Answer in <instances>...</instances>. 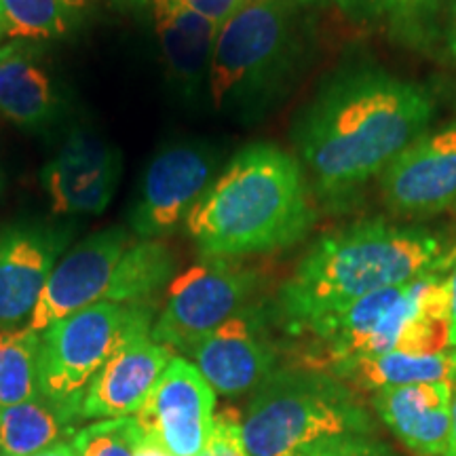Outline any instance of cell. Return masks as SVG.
Masks as SVG:
<instances>
[{"label":"cell","instance_id":"cell-1","mask_svg":"<svg viewBox=\"0 0 456 456\" xmlns=\"http://www.w3.org/2000/svg\"><path fill=\"white\" fill-rule=\"evenodd\" d=\"M431 95L380 68L334 74L300 114L298 155L323 201L353 199L431 121Z\"/></svg>","mask_w":456,"mask_h":456},{"label":"cell","instance_id":"cell-2","mask_svg":"<svg viewBox=\"0 0 456 456\" xmlns=\"http://www.w3.org/2000/svg\"><path fill=\"white\" fill-rule=\"evenodd\" d=\"M444 262L442 239L431 232L385 220L357 222L322 237L302 256L271 313L285 334L298 336L376 289L444 271Z\"/></svg>","mask_w":456,"mask_h":456},{"label":"cell","instance_id":"cell-3","mask_svg":"<svg viewBox=\"0 0 456 456\" xmlns=\"http://www.w3.org/2000/svg\"><path fill=\"white\" fill-rule=\"evenodd\" d=\"M302 165L275 144L241 148L186 220L203 258L239 260L298 243L315 224Z\"/></svg>","mask_w":456,"mask_h":456},{"label":"cell","instance_id":"cell-4","mask_svg":"<svg viewBox=\"0 0 456 456\" xmlns=\"http://www.w3.org/2000/svg\"><path fill=\"white\" fill-rule=\"evenodd\" d=\"M296 338L306 345L294 366L323 372L351 359L391 351L440 355L450 349L448 273L433 271L408 283L376 289L311 323Z\"/></svg>","mask_w":456,"mask_h":456},{"label":"cell","instance_id":"cell-5","mask_svg":"<svg viewBox=\"0 0 456 456\" xmlns=\"http://www.w3.org/2000/svg\"><path fill=\"white\" fill-rule=\"evenodd\" d=\"M319 0H243L222 24L209 72L216 112L254 121L281 98L305 60L309 9Z\"/></svg>","mask_w":456,"mask_h":456},{"label":"cell","instance_id":"cell-6","mask_svg":"<svg viewBox=\"0 0 456 456\" xmlns=\"http://www.w3.org/2000/svg\"><path fill=\"white\" fill-rule=\"evenodd\" d=\"M249 456H313L338 444L376 436L357 393L323 370L281 366L252 391L241 414Z\"/></svg>","mask_w":456,"mask_h":456},{"label":"cell","instance_id":"cell-7","mask_svg":"<svg viewBox=\"0 0 456 456\" xmlns=\"http://www.w3.org/2000/svg\"><path fill=\"white\" fill-rule=\"evenodd\" d=\"M125 319V305L98 302L41 332L38 393L77 423H83L85 395L121 338Z\"/></svg>","mask_w":456,"mask_h":456},{"label":"cell","instance_id":"cell-8","mask_svg":"<svg viewBox=\"0 0 456 456\" xmlns=\"http://www.w3.org/2000/svg\"><path fill=\"white\" fill-rule=\"evenodd\" d=\"M258 288V273L241 262H197L169 283L167 300L152 323V340L188 355L205 336L254 305Z\"/></svg>","mask_w":456,"mask_h":456},{"label":"cell","instance_id":"cell-9","mask_svg":"<svg viewBox=\"0 0 456 456\" xmlns=\"http://www.w3.org/2000/svg\"><path fill=\"white\" fill-rule=\"evenodd\" d=\"M218 155L212 146H165L152 157L142 175L138 199L129 212V232L135 239H163L186 224L214 180Z\"/></svg>","mask_w":456,"mask_h":456},{"label":"cell","instance_id":"cell-10","mask_svg":"<svg viewBox=\"0 0 456 456\" xmlns=\"http://www.w3.org/2000/svg\"><path fill=\"white\" fill-rule=\"evenodd\" d=\"M155 305L127 306V319L117 346L91 383L83 402V420L134 416L174 357L171 349L152 340Z\"/></svg>","mask_w":456,"mask_h":456},{"label":"cell","instance_id":"cell-11","mask_svg":"<svg viewBox=\"0 0 456 456\" xmlns=\"http://www.w3.org/2000/svg\"><path fill=\"white\" fill-rule=\"evenodd\" d=\"M188 357L212 389L224 397L256 391L281 368V349L271 332V313L258 305H249L216 328Z\"/></svg>","mask_w":456,"mask_h":456},{"label":"cell","instance_id":"cell-12","mask_svg":"<svg viewBox=\"0 0 456 456\" xmlns=\"http://www.w3.org/2000/svg\"><path fill=\"white\" fill-rule=\"evenodd\" d=\"M134 416L169 454L197 456L212 436L216 391L191 359L174 355Z\"/></svg>","mask_w":456,"mask_h":456},{"label":"cell","instance_id":"cell-13","mask_svg":"<svg viewBox=\"0 0 456 456\" xmlns=\"http://www.w3.org/2000/svg\"><path fill=\"white\" fill-rule=\"evenodd\" d=\"M72 226L20 220L0 226V328L28 323L57 260L68 252Z\"/></svg>","mask_w":456,"mask_h":456},{"label":"cell","instance_id":"cell-14","mask_svg":"<svg viewBox=\"0 0 456 456\" xmlns=\"http://www.w3.org/2000/svg\"><path fill=\"white\" fill-rule=\"evenodd\" d=\"M129 243L131 232L112 226L68 249L51 271L26 326L41 334L60 319L104 302L114 269Z\"/></svg>","mask_w":456,"mask_h":456},{"label":"cell","instance_id":"cell-15","mask_svg":"<svg viewBox=\"0 0 456 456\" xmlns=\"http://www.w3.org/2000/svg\"><path fill=\"white\" fill-rule=\"evenodd\" d=\"M123 174L118 148L87 129H74L45 163L41 184L57 216H100Z\"/></svg>","mask_w":456,"mask_h":456},{"label":"cell","instance_id":"cell-16","mask_svg":"<svg viewBox=\"0 0 456 456\" xmlns=\"http://www.w3.org/2000/svg\"><path fill=\"white\" fill-rule=\"evenodd\" d=\"M380 192L399 216H433L456 205V123L403 148L380 174Z\"/></svg>","mask_w":456,"mask_h":456},{"label":"cell","instance_id":"cell-17","mask_svg":"<svg viewBox=\"0 0 456 456\" xmlns=\"http://www.w3.org/2000/svg\"><path fill=\"white\" fill-rule=\"evenodd\" d=\"M146 4L171 85L186 100L199 98L209 87L220 26L178 0H146Z\"/></svg>","mask_w":456,"mask_h":456},{"label":"cell","instance_id":"cell-18","mask_svg":"<svg viewBox=\"0 0 456 456\" xmlns=\"http://www.w3.org/2000/svg\"><path fill=\"white\" fill-rule=\"evenodd\" d=\"M376 416L414 456H442L452 427V383L391 387L372 395Z\"/></svg>","mask_w":456,"mask_h":456},{"label":"cell","instance_id":"cell-19","mask_svg":"<svg viewBox=\"0 0 456 456\" xmlns=\"http://www.w3.org/2000/svg\"><path fill=\"white\" fill-rule=\"evenodd\" d=\"M60 112V85L38 43H0V117L37 131L53 123Z\"/></svg>","mask_w":456,"mask_h":456},{"label":"cell","instance_id":"cell-20","mask_svg":"<svg viewBox=\"0 0 456 456\" xmlns=\"http://www.w3.org/2000/svg\"><path fill=\"white\" fill-rule=\"evenodd\" d=\"M357 393H374L391 387L454 383L456 368L450 353L440 355H408V353H383V355L359 357L340 363L332 372Z\"/></svg>","mask_w":456,"mask_h":456},{"label":"cell","instance_id":"cell-21","mask_svg":"<svg viewBox=\"0 0 456 456\" xmlns=\"http://www.w3.org/2000/svg\"><path fill=\"white\" fill-rule=\"evenodd\" d=\"M175 256L161 239H138L118 260L104 302L155 305L157 294L174 281Z\"/></svg>","mask_w":456,"mask_h":456},{"label":"cell","instance_id":"cell-22","mask_svg":"<svg viewBox=\"0 0 456 456\" xmlns=\"http://www.w3.org/2000/svg\"><path fill=\"white\" fill-rule=\"evenodd\" d=\"M78 423L45 397L0 408V454L32 456L74 437Z\"/></svg>","mask_w":456,"mask_h":456},{"label":"cell","instance_id":"cell-23","mask_svg":"<svg viewBox=\"0 0 456 456\" xmlns=\"http://www.w3.org/2000/svg\"><path fill=\"white\" fill-rule=\"evenodd\" d=\"M89 0H0V43H47L81 26Z\"/></svg>","mask_w":456,"mask_h":456},{"label":"cell","instance_id":"cell-24","mask_svg":"<svg viewBox=\"0 0 456 456\" xmlns=\"http://www.w3.org/2000/svg\"><path fill=\"white\" fill-rule=\"evenodd\" d=\"M41 334L28 326L0 328V408L38 397Z\"/></svg>","mask_w":456,"mask_h":456},{"label":"cell","instance_id":"cell-25","mask_svg":"<svg viewBox=\"0 0 456 456\" xmlns=\"http://www.w3.org/2000/svg\"><path fill=\"white\" fill-rule=\"evenodd\" d=\"M144 440V431L135 416L95 420L72 437V448L77 456H135Z\"/></svg>","mask_w":456,"mask_h":456},{"label":"cell","instance_id":"cell-26","mask_svg":"<svg viewBox=\"0 0 456 456\" xmlns=\"http://www.w3.org/2000/svg\"><path fill=\"white\" fill-rule=\"evenodd\" d=\"M448 0H403L402 9L395 17H391L393 30H395L403 41L423 43L433 32L437 13Z\"/></svg>","mask_w":456,"mask_h":456},{"label":"cell","instance_id":"cell-27","mask_svg":"<svg viewBox=\"0 0 456 456\" xmlns=\"http://www.w3.org/2000/svg\"><path fill=\"white\" fill-rule=\"evenodd\" d=\"M197 456H249L243 442L241 412L232 406L214 416V429Z\"/></svg>","mask_w":456,"mask_h":456},{"label":"cell","instance_id":"cell-28","mask_svg":"<svg viewBox=\"0 0 456 456\" xmlns=\"http://www.w3.org/2000/svg\"><path fill=\"white\" fill-rule=\"evenodd\" d=\"M178 3L222 28L228 17L241 7L243 0H178Z\"/></svg>","mask_w":456,"mask_h":456},{"label":"cell","instance_id":"cell-29","mask_svg":"<svg viewBox=\"0 0 456 456\" xmlns=\"http://www.w3.org/2000/svg\"><path fill=\"white\" fill-rule=\"evenodd\" d=\"M313 456H395L383 442H379L376 437H362V440H351L338 446L323 450Z\"/></svg>","mask_w":456,"mask_h":456},{"label":"cell","instance_id":"cell-30","mask_svg":"<svg viewBox=\"0 0 456 456\" xmlns=\"http://www.w3.org/2000/svg\"><path fill=\"white\" fill-rule=\"evenodd\" d=\"M330 3H334L351 20H370V17L383 15L380 0H330Z\"/></svg>","mask_w":456,"mask_h":456},{"label":"cell","instance_id":"cell-31","mask_svg":"<svg viewBox=\"0 0 456 456\" xmlns=\"http://www.w3.org/2000/svg\"><path fill=\"white\" fill-rule=\"evenodd\" d=\"M444 271L450 285V349H456V248L446 254Z\"/></svg>","mask_w":456,"mask_h":456},{"label":"cell","instance_id":"cell-32","mask_svg":"<svg viewBox=\"0 0 456 456\" xmlns=\"http://www.w3.org/2000/svg\"><path fill=\"white\" fill-rule=\"evenodd\" d=\"M135 456H174V454H169L167 450L161 446V444L144 436V440H142V444L138 446V452H135Z\"/></svg>","mask_w":456,"mask_h":456},{"label":"cell","instance_id":"cell-33","mask_svg":"<svg viewBox=\"0 0 456 456\" xmlns=\"http://www.w3.org/2000/svg\"><path fill=\"white\" fill-rule=\"evenodd\" d=\"M442 456H456V380L452 383V427H450V440L446 452Z\"/></svg>","mask_w":456,"mask_h":456},{"label":"cell","instance_id":"cell-34","mask_svg":"<svg viewBox=\"0 0 456 456\" xmlns=\"http://www.w3.org/2000/svg\"><path fill=\"white\" fill-rule=\"evenodd\" d=\"M32 456H77V452H74L72 442L68 440V442L55 444V446H51V448H45V450H41V452H37Z\"/></svg>","mask_w":456,"mask_h":456},{"label":"cell","instance_id":"cell-35","mask_svg":"<svg viewBox=\"0 0 456 456\" xmlns=\"http://www.w3.org/2000/svg\"><path fill=\"white\" fill-rule=\"evenodd\" d=\"M380 4H383V15H389L391 20V17H395L397 11L402 9L403 0H380Z\"/></svg>","mask_w":456,"mask_h":456},{"label":"cell","instance_id":"cell-36","mask_svg":"<svg viewBox=\"0 0 456 456\" xmlns=\"http://www.w3.org/2000/svg\"><path fill=\"white\" fill-rule=\"evenodd\" d=\"M456 38V0L452 3V24H450V41Z\"/></svg>","mask_w":456,"mask_h":456},{"label":"cell","instance_id":"cell-37","mask_svg":"<svg viewBox=\"0 0 456 456\" xmlns=\"http://www.w3.org/2000/svg\"><path fill=\"white\" fill-rule=\"evenodd\" d=\"M450 357H452V363H454V368H456V349H452V353H450Z\"/></svg>","mask_w":456,"mask_h":456},{"label":"cell","instance_id":"cell-38","mask_svg":"<svg viewBox=\"0 0 456 456\" xmlns=\"http://www.w3.org/2000/svg\"><path fill=\"white\" fill-rule=\"evenodd\" d=\"M450 45H452V49H454V53H456V38H454V41H450Z\"/></svg>","mask_w":456,"mask_h":456},{"label":"cell","instance_id":"cell-39","mask_svg":"<svg viewBox=\"0 0 456 456\" xmlns=\"http://www.w3.org/2000/svg\"><path fill=\"white\" fill-rule=\"evenodd\" d=\"M0 184H3V180H0Z\"/></svg>","mask_w":456,"mask_h":456},{"label":"cell","instance_id":"cell-40","mask_svg":"<svg viewBox=\"0 0 456 456\" xmlns=\"http://www.w3.org/2000/svg\"><path fill=\"white\" fill-rule=\"evenodd\" d=\"M0 456H3V454H0Z\"/></svg>","mask_w":456,"mask_h":456}]
</instances>
